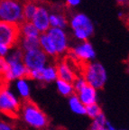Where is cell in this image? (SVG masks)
Listing matches in <instances>:
<instances>
[{
	"instance_id": "obj_1",
	"label": "cell",
	"mask_w": 129,
	"mask_h": 130,
	"mask_svg": "<svg viewBox=\"0 0 129 130\" xmlns=\"http://www.w3.org/2000/svg\"><path fill=\"white\" fill-rule=\"evenodd\" d=\"M21 101L22 104L19 118H21L24 124L34 130L46 129L50 124L46 113L41 109L36 103L31 100V99Z\"/></svg>"
},
{
	"instance_id": "obj_2",
	"label": "cell",
	"mask_w": 129,
	"mask_h": 130,
	"mask_svg": "<svg viewBox=\"0 0 129 130\" xmlns=\"http://www.w3.org/2000/svg\"><path fill=\"white\" fill-rule=\"evenodd\" d=\"M69 26L78 42L89 41L95 32V25L84 13H74L69 17Z\"/></svg>"
},
{
	"instance_id": "obj_3",
	"label": "cell",
	"mask_w": 129,
	"mask_h": 130,
	"mask_svg": "<svg viewBox=\"0 0 129 130\" xmlns=\"http://www.w3.org/2000/svg\"><path fill=\"white\" fill-rule=\"evenodd\" d=\"M81 75L89 86L97 90L102 89L107 81V71L105 66L97 61L83 64Z\"/></svg>"
},
{
	"instance_id": "obj_4",
	"label": "cell",
	"mask_w": 129,
	"mask_h": 130,
	"mask_svg": "<svg viewBox=\"0 0 129 130\" xmlns=\"http://www.w3.org/2000/svg\"><path fill=\"white\" fill-rule=\"evenodd\" d=\"M22 0H1L0 20L10 24H20L24 21Z\"/></svg>"
},
{
	"instance_id": "obj_5",
	"label": "cell",
	"mask_w": 129,
	"mask_h": 130,
	"mask_svg": "<svg viewBox=\"0 0 129 130\" xmlns=\"http://www.w3.org/2000/svg\"><path fill=\"white\" fill-rule=\"evenodd\" d=\"M22 101L16 97L9 87L0 89V113L12 119L19 118Z\"/></svg>"
},
{
	"instance_id": "obj_6",
	"label": "cell",
	"mask_w": 129,
	"mask_h": 130,
	"mask_svg": "<svg viewBox=\"0 0 129 130\" xmlns=\"http://www.w3.org/2000/svg\"><path fill=\"white\" fill-rule=\"evenodd\" d=\"M47 34L54 45L58 58L61 59L69 54V52L71 50V42H70L69 34L66 30L51 27Z\"/></svg>"
},
{
	"instance_id": "obj_7",
	"label": "cell",
	"mask_w": 129,
	"mask_h": 130,
	"mask_svg": "<svg viewBox=\"0 0 129 130\" xmlns=\"http://www.w3.org/2000/svg\"><path fill=\"white\" fill-rule=\"evenodd\" d=\"M69 54L73 60L80 61L82 64L95 61L97 56L95 49L89 41L78 42L76 44L71 47Z\"/></svg>"
},
{
	"instance_id": "obj_8",
	"label": "cell",
	"mask_w": 129,
	"mask_h": 130,
	"mask_svg": "<svg viewBox=\"0 0 129 130\" xmlns=\"http://www.w3.org/2000/svg\"><path fill=\"white\" fill-rule=\"evenodd\" d=\"M23 62L29 71L34 70H39L45 67L51 61V58L42 51L37 48L34 50L25 52L23 56Z\"/></svg>"
},
{
	"instance_id": "obj_9",
	"label": "cell",
	"mask_w": 129,
	"mask_h": 130,
	"mask_svg": "<svg viewBox=\"0 0 129 130\" xmlns=\"http://www.w3.org/2000/svg\"><path fill=\"white\" fill-rule=\"evenodd\" d=\"M20 37L18 24L0 20V43L12 49L17 46Z\"/></svg>"
},
{
	"instance_id": "obj_10",
	"label": "cell",
	"mask_w": 129,
	"mask_h": 130,
	"mask_svg": "<svg viewBox=\"0 0 129 130\" xmlns=\"http://www.w3.org/2000/svg\"><path fill=\"white\" fill-rule=\"evenodd\" d=\"M28 79L35 80L42 85L54 83L58 79L56 65L55 63L50 62L42 69L30 71L28 74Z\"/></svg>"
},
{
	"instance_id": "obj_11",
	"label": "cell",
	"mask_w": 129,
	"mask_h": 130,
	"mask_svg": "<svg viewBox=\"0 0 129 130\" xmlns=\"http://www.w3.org/2000/svg\"><path fill=\"white\" fill-rule=\"evenodd\" d=\"M50 13L51 7L43 2L42 0H40L38 9L36 13L33 17L31 22L34 24V25L36 27L40 34H44L47 32L48 30L51 28L50 26Z\"/></svg>"
},
{
	"instance_id": "obj_12",
	"label": "cell",
	"mask_w": 129,
	"mask_h": 130,
	"mask_svg": "<svg viewBox=\"0 0 129 130\" xmlns=\"http://www.w3.org/2000/svg\"><path fill=\"white\" fill-rule=\"evenodd\" d=\"M7 63L8 71L6 76L7 83L20 79H28L29 71L23 61H7Z\"/></svg>"
},
{
	"instance_id": "obj_13",
	"label": "cell",
	"mask_w": 129,
	"mask_h": 130,
	"mask_svg": "<svg viewBox=\"0 0 129 130\" xmlns=\"http://www.w3.org/2000/svg\"><path fill=\"white\" fill-rule=\"evenodd\" d=\"M55 65H56L57 73H58V79L69 81V82H73L78 74L75 72L71 65L66 59L61 58L58 60Z\"/></svg>"
},
{
	"instance_id": "obj_14",
	"label": "cell",
	"mask_w": 129,
	"mask_h": 130,
	"mask_svg": "<svg viewBox=\"0 0 129 130\" xmlns=\"http://www.w3.org/2000/svg\"><path fill=\"white\" fill-rule=\"evenodd\" d=\"M50 26L52 28H59L66 30L69 26V17L63 9L61 8L51 7L50 13Z\"/></svg>"
},
{
	"instance_id": "obj_15",
	"label": "cell",
	"mask_w": 129,
	"mask_h": 130,
	"mask_svg": "<svg viewBox=\"0 0 129 130\" xmlns=\"http://www.w3.org/2000/svg\"><path fill=\"white\" fill-rule=\"evenodd\" d=\"M98 91L99 90L87 84L75 94L78 96L79 100L87 107V106L98 103V100H99V92Z\"/></svg>"
},
{
	"instance_id": "obj_16",
	"label": "cell",
	"mask_w": 129,
	"mask_h": 130,
	"mask_svg": "<svg viewBox=\"0 0 129 130\" xmlns=\"http://www.w3.org/2000/svg\"><path fill=\"white\" fill-rule=\"evenodd\" d=\"M39 48L42 49L51 59L58 58L54 45H53V42H52V40H51L50 36L48 35L47 32L41 34L40 36H39Z\"/></svg>"
},
{
	"instance_id": "obj_17",
	"label": "cell",
	"mask_w": 129,
	"mask_h": 130,
	"mask_svg": "<svg viewBox=\"0 0 129 130\" xmlns=\"http://www.w3.org/2000/svg\"><path fill=\"white\" fill-rule=\"evenodd\" d=\"M40 0H24L23 3V14L24 21H32L38 9Z\"/></svg>"
},
{
	"instance_id": "obj_18",
	"label": "cell",
	"mask_w": 129,
	"mask_h": 130,
	"mask_svg": "<svg viewBox=\"0 0 129 130\" xmlns=\"http://www.w3.org/2000/svg\"><path fill=\"white\" fill-rule=\"evenodd\" d=\"M69 108L72 113L76 114L78 116H85L86 114V106L79 100V98L76 94L68 98Z\"/></svg>"
},
{
	"instance_id": "obj_19",
	"label": "cell",
	"mask_w": 129,
	"mask_h": 130,
	"mask_svg": "<svg viewBox=\"0 0 129 130\" xmlns=\"http://www.w3.org/2000/svg\"><path fill=\"white\" fill-rule=\"evenodd\" d=\"M54 83L58 93L62 97L69 98L72 96L73 94H75V89L73 88L72 82H69V81L58 79Z\"/></svg>"
},
{
	"instance_id": "obj_20",
	"label": "cell",
	"mask_w": 129,
	"mask_h": 130,
	"mask_svg": "<svg viewBox=\"0 0 129 130\" xmlns=\"http://www.w3.org/2000/svg\"><path fill=\"white\" fill-rule=\"evenodd\" d=\"M19 31H20L21 37H35V38H38L41 35L31 21H24L22 24H19Z\"/></svg>"
},
{
	"instance_id": "obj_21",
	"label": "cell",
	"mask_w": 129,
	"mask_h": 130,
	"mask_svg": "<svg viewBox=\"0 0 129 130\" xmlns=\"http://www.w3.org/2000/svg\"><path fill=\"white\" fill-rule=\"evenodd\" d=\"M28 80V79H17L15 82V87L21 100H25L30 99L31 86Z\"/></svg>"
},
{
	"instance_id": "obj_22",
	"label": "cell",
	"mask_w": 129,
	"mask_h": 130,
	"mask_svg": "<svg viewBox=\"0 0 129 130\" xmlns=\"http://www.w3.org/2000/svg\"><path fill=\"white\" fill-rule=\"evenodd\" d=\"M17 46L24 53L39 48V37H20Z\"/></svg>"
},
{
	"instance_id": "obj_23",
	"label": "cell",
	"mask_w": 129,
	"mask_h": 130,
	"mask_svg": "<svg viewBox=\"0 0 129 130\" xmlns=\"http://www.w3.org/2000/svg\"><path fill=\"white\" fill-rule=\"evenodd\" d=\"M107 121V117L102 112V113L99 114L97 118L92 119L90 126H89V130H102L103 128H105Z\"/></svg>"
},
{
	"instance_id": "obj_24",
	"label": "cell",
	"mask_w": 129,
	"mask_h": 130,
	"mask_svg": "<svg viewBox=\"0 0 129 130\" xmlns=\"http://www.w3.org/2000/svg\"><path fill=\"white\" fill-rule=\"evenodd\" d=\"M100 113H102V108H101L99 103L92 104V105L86 107V114L85 115L91 119H94L95 118H97Z\"/></svg>"
},
{
	"instance_id": "obj_25",
	"label": "cell",
	"mask_w": 129,
	"mask_h": 130,
	"mask_svg": "<svg viewBox=\"0 0 129 130\" xmlns=\"http://www.w3.org/2000/svg\"><path fill=\"white\" fill-rule=\"evenodd\" d=\"M72 84H73V88L75 89V93H76L77 91H79V89H81L84 86L87 85L88 83L86 82V80H85V79L83 78V76L81 74H78L77 77L75 78V79L73 80Z\"/></svg>"
},
{
	"instance_id": "obj_26",
	"label": "cell",
	"mask_w": 129,
	"mask_h": 130,
	"mask_svg": "<svg viewBox=\"0 0 129 130\" xmlns=\"http://www.w3.org/2000/svg\"><path fill=\"white\" fill-rule=\"evenodd\" d=\"M0 130H16L15 124L0 117Z\"/></svg>"
},
{
	"instance_id": "obj_27",
	"label": "cell",
	"mask_w": 129,
	"mask_h": 130,
	"mask_svg": "<svg viewBox=\"0 0 129 130\" xmlns=\"http://www.w3.org/2000/svg\"><path fill=\"white\" fill-rule=\"evenodd\" d=\"M10 51V48L4 43H0V57H6Z\"/></svg>"
},
{
	"instance_id": "obj_28",
	"label": "cell",
	"mask_w": 129,
	"mask_h": 130,
	"mask_svg": "<svg viewBox=\"0 0 129 130\" xmlns=\"http://www.w3.org/2000/svg\"><path fill=\"white\" fill-rule=\"evenodd\" d=\"M80 3H81V0H65V4L70 8L77 7Z\"/></svg>"
},
{
	"instance_id": "obj_29",
	"label": "cell",
	"mask_w": 129,
	"mask_h": 130,
	"mask_svg": "<svg viewBox=\"0 0 129 130\" xmlns=\"http://www.w3.org/2000/svg\"><path fill=\"white\" fill-rule=\"evenodd\" d=\"M105 127L107 128V129H108V130H117L115 126H114V125L112 124L110 121H108V120H107V123H106V126H105Z\"/></svg>"
},
{
	"instance_id": "obj_30",
	"label": "cell",
	"mask_w": 129,
	"mask_h": 130,
	"mask_svg": "<svg viewBox=\"0 0 129 130\" xmlns=\"http://www.w3.org/2000/svg\"><path fill=\"white\" fill-rule=\"evenodd\" d=\"M117 3L121 5H125V4H129V0H116Z\"/></svg>"
},
{
	"instance_id": "obj_31",
	"label": "cell",
	"mask_w": 129,
	"mask_h": 130,
	"mask_svg": "<svg viewBox=\"0 0 129 130\" xmlns=\"http://www.w3.org/2000/svg\"><path fill=\"white\" fill-rule=\"evenodd\" d=\"M118 16L120 17V18H122V17L124 16V13L122 12V11H120V12L118 13Z\"/></svg>"
},
{
	"instance_id": "obj_32",
	"label": "cell",
	"mask_w": 129,
	"mask_h": 130,
	"mask_svg": "<svg viewBox=\"0 0 129 130\" xmlns=\"http://www.w3.org/2000/svg\"><path fill=\"white\" fill-rule=\"evenodd\" d=\"M102 130H108V129H107V128H106V127H105V128H103V129H102Z\"/></svg>"
},
{
	"instance_id": "obj_33",
	"label": "cell",
	"mask_w": 129,
	"mask_h": 130,
	"mask_svg": "<svg viewBox=\"0 0 129 130\" xmlns=\"http://www.w3.org/2000/svg\"><path fill=\"white\" fill-rule=\"evenodd\" d=\"M121 130H123V129H121Z\"/></svg>"
},
{
	"instance_id": "obj_34",
	"label": "cell",
	"mask_w": 129,
	"mask_h": 130,
	"mask_svg": "<svg viewBox=\"0 0 129 130\" xmlns=\"http://www.w3.org/2000/svg\"></svg>"
}]
</instances>
